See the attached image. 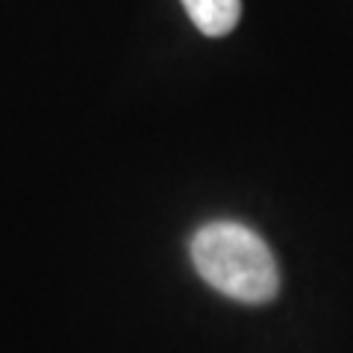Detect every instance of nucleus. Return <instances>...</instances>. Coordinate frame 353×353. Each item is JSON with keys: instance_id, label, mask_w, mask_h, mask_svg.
I'll list each match as a JSON object with an SVG mask.
<instances>
[{"instance_id": "f257e3e1", "label": "nucleus", "mask_w": 353, "mask_h": 353, "mask_svg": "<svg viewBox=\"0 0 353 353\" xmlns=\"http://www.w3.org/2000/svg\"><path fill=\"white\" fill-rule=\"evenodd\" d=\"M192 262L212 289L241 303H268L280 289L271 248L236 221H212L197 230L192 239Z\"/></svg>"}, {"instance_id": "f03ea898", "label": "nucleus", "mask_w": 353, "mask_h": 353, "mask_svg": "<svg viewBox=\"0 0 353 353\" xmlns=\"http://www.w3.org/2000/svg\"><path fill=\"white\" fill-rule=\"evenodd\" d=\"M203 36H227L241 18V0H180Z\"/></svg>"}]
</instances>
